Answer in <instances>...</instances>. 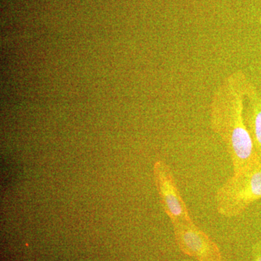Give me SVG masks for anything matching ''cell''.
<instances>
[{"label": "cell", "instance_id": "cell-3", "mask_svg": "<svg viewBox=\"0 0 261 261\" xmlns=\"http://www.w3.org/2000/svg\"><path fill=\"white\" fill-rule=\"evenodd\" d=\"M153 173L161 205L171 223L192 222L170 166L164 161H158L154 164Z\"/></svg>", "mask_w": 261, "mask_h": 261}, {"label": "cell", "instance_id": "cell-2", "mask_svg": "<svg viewBox=\"0 0 261 261\" xmlns=\"http://www.w3.org/2000/svg\"><path fill=\"white\" fill-rule=\"evenodd\" d=\"M261 199V161L233 173L216 195L218 213L226 218L237 217Z\"/></svg>", "mask_w": 261, "mask_h": 261}, {"label": "cell", "instance_id": "cell-5", "mask_svg": "<svg viewBox=\"0 0 261 261\" xmlns=\"http://www.w3.org/2000/svg\"><path fill=\"white\" fill-rule=\"evenodd\" d=\"M244 117L255 151L261 161V94L249 81L245 87Z\"/></svg>", "mask_w": 261, "mask_h": 261}, {"label": "cell", "instance_id": "cell-1", "mask_svg": "<svg viewBox=\"0 0 261 261\" xmlns=\"http://www.w3.org/2000/svg\"><path fill=\"white\" fill-rule=\"evenodd\" d=\"M247 82L243 72H235L220 85L211 103V127L226 145L233 173L260 161L244 117Z\"/></svg>", "mask_w": 261, "mask_h": 261}, {"label": "cell", "instance_id": "cell-7", "mask_svg": "<svg viewBox=\"0 0 261 261\" xmlns=\"http://www.w3.org/2000/svg\"><path fill=\"white\" fill-rule=\"evenodd\" d=\"M179 261H189L188 260H179Z\"/></svg>", "mask_w": 261, "mask_h": 261}, {"label": "cell", "instance_id": "cell-6", "mask_svg": "<svg viewBox=\"0 0 261 261\" xmlns=\"http://www.w3.org/2000/svg\"><path fill=\"white\" fill-rule=\"evenodd\" d=\"M253 261H261V244H257L254 247Z\"/></svg>", "mask_w": 261, "mask_h": 261}, {"label": "cell", "instance_id": "cell-4", "mask_svg": "<svg viewBox=\"0 0 261 261\" xmlns=\"http://www.w3.org/2000/svg\"><path fill=\"white\" fill-rule=\"evenodd\" d=\"M172 225L175 240L183 253L198 261H222L218 245L194 221Z\"/></svg>", "mask_w": 261, "mask_h": 261}]
</instances>
